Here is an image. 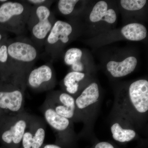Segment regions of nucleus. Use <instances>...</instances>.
<instances>
[{
  "label": "nucleus",
  "mask_w": 148,
  "mask_h": 148,
  "mask_svg": "<svg viewBox=\"0 0 148 148\" xmlns=\"http://www.w3.org/2000/svg\"><path fill=\"white\" fill-rule=\"evenodd\" d=\"M27 73L16 68L7 72L5 84L0 89V109L5 116L24 112Z\"/></svg>",
  "instance_id": "f257e3e1"
},
{
  "label": "nucleus",
  "mask_w": 148,
  "mask_h": 148,
  "mask_svg": "<svg viewBox=\"0 0 148 148\" xmlns=\"http://www.w3.org/2000/svg\"><path fill=\"white\" fill-rule=\"evenodd\" d=\"M117 105L121 113L128 117L143 116L148 111V82L140 79L132 83L119 94Z\"/></svg>",
  "instance_id": "f03ea898"
},
{
  "label": "nucleus",
  "mask_w": 148,
  "mask_h": 148,
  "mask_svg": "<svg viewBox=\"0 0 148 148\" xmlns=\"http://www.w3.org/2000/svg\"><path fill=\"white\" fill-rule=\"evenodd\" d=\"M32 6L27 1H7L0 6V24L20 35L25 32Z\"/></svg>",
  "instance_id": "7ed1b4c3"
},
{
  "label": "nucleus",
  "mask_w": 148,
  "mask_h": 148,
  "mask_svg": "<svg viewBox=\"0 0 148 148\" xmlns=\"http://www.w3.org/2000/svg\"><path fill=\"white\" fill-rule=\"evenodd\" d=\"M49 8L45 6H32L27 27L32 41L38 48L44 46L46 40L54 22Z\"/></svg>",
  "instance_id": "20e7f679"
},
{
  "label": "nucleus",
  "mask_w": 148,
  "mask_h": 148,
  "mask_svg": "<svg viewBox=\"0 0 148 148\" xmlns=\"http://www.w3.org/2000/svg\"><path fill=\"white\" fill-rule=\"evenodd\" d=\"M8 53L14 67L27 73L32 69L39 56L38 48L31 40L20 37L7 45Z\"/></svg>",
  "instance_id": "39448f33"
},
{
  "label": "nucleus",
  "mask_w": 148,
  "mask_h": 148,
  "mask_svg": "<svg viewBox=\"0 0 148 148\" xmlns=\"http://www.w3.org/2000/svg\"><path fill=\"white\" fill-rule=\"evenodd\" d=\"M33 116L25 112L5 117L0 125V138L7 145H18Z\"/></svg>",
  "instance_id": "423d86ee"
},
{
  "label": "nucleus",
  "mask_w": 148,
  "mask_h": 148,
  "mask_svg": "<svg viewBox=\"0 0 148 148\" xmlns=\"http://www.w3.org/2000/svg\"><path fill=\"white\" fill-rule=\"evenodd\" d=\"M54 74L50 64H43L32 68L26 76L27 87L36 92H42L51 89L54 84Z\"/></svg>",
  "instance_id": "0eeeda50"
},
{
  "label": "nucleus",
  "mask_w": 148,
  "mask_h": 148,
  "mask_svg": "<svg viewBox=\"0 0 148 148\" xmlns=\"http://www.w3.org/2000/svg\"><path fill=\"white\" fill-rule=\"evenodd\" d=\"M45 137V125L42 119L33 116L24 136L22 144L24 148H40Z\"/></svg>",
  "instance_id": "6e6552de"
},
{
  "label": "nucleus",
  "mask_w": 148,
  "mask_h": 148,
  "mask_svg": "<svg viewBox=\"0 0 148 148\" xmlns=\"http://www.w3.org/2000/svg\"><path fill=\"white\" fill-rule=\"evenodd\" d=\"M73 32L72 25L68 22L61 20L56 21L45 43L47 54L51 56L58 43L66 44L69 42Z\"/></svg>",
  "instance_id": "1a4fd4ad"
},
{
  "label": "nucleus",
  "mask_w": 148,
  "mask_h": 148,
  "mask_svg": "<svg viewBox=\"0 0 148 148\" xmlns=\"http://www.w3.org/2000/svg\"><path fill=\"white\" fill-rule=\"evenodd\" d=\"M45 101L61 116L71 120L75 114V98L67 92L50 93Z\"/></svg>",
  "instance_id": "9d476101"
},
{
  "label": "nucleus",
  "mask_w": 148,
  "mask_h": 148,
  "mask_svg": "<svg viewBox=\"0 0 148 148\" xmlns=\"http://www.w3.org/2000/svg\"><path fill=\"white\" fill-rule=\"evenodd\" d=\"M42 111L46 122L56 132L60 134L70 129L71 120L57 114L46 101L42 107Z\"/></svg>",
  "instance_id": "9b49d317"
},
{
  "label": "nucleus",
  "mask_w": 148,
  "mask_h": 148,
  "mask_svg": "<svg viewBox=\"0 0 148 148\" xmlns=\"http://www.w3.org/2000/svg\"><path fill=\"white\" fill-rule=\"evenodd\" d=\"M100 97L98 85L96 83L89 84L75 99L76 110L83 111L97 103Z\"/></svg>",
  "instance_id": "f8f14e48"
},
{
  "label": "nucleus",
  "mask_w": 148,
  "mask_h": 148,
  "mask_svg": "<svg viewBox=\"0 0 148 148\" xmlns=\"http://www.w3.org/2000/svg\"><path fill=\"white\" fill-rule=\"evenodd\" d=\"M137 59L130 56L121 62L110 61L107 65V69L114 77H121L131 73L137 66Z\"/></svg>",
  "instance_id": "ddd939ff"
},
{
  "label": "nucleus",
  "mask_w": 148,
  "mask_h": 148,
  "mask_svg": "<svg viewBox=\"0 0 148 148\" xmlns=\"http://www.w3.org/2000/svg\"><path fill=\"white\" fill-rule=\"evenodd\" d=\"M122 34L129 40L138 41L147 36V29L143 24L132 23L127 24L122 28Z\"/></svg>",
  "instance_id": "4468645a"
},
{
  "label": "nucleus",
  "mask_w": 148,
  "mask_h": 148,
  "mask_svg": "<svg viewBox=\"0 0 148 148\" xmlns=\"http://www.w3.org/2000/svg\"><path fill=\"white\" fill-rule=\"evenodd\" d=\"M111 132L114 140L121 143L131 141L137 135L134 130L123 128L118 123H115L111 126Z\"/></svg>",
  "instance_id": "2eb2a0df"
},
{
  "label": "nucleus",
  "mask_w": 148,
  "mask_h": 148,
  "mask_svg": "<svg viewBox=\"0 0 148 148\" xmlns=\"http://www.w3.org/2000/svg\"><path fill=\"white\" fill-rule=\"evenodd\" d=\"M84 77L85 74L81 72L72 71L67 74L63 80L67 93L71 95L75 94L78 91L79 82Z\"/></svg>",
  "instance_id": "dca6fc26"
},
{
  "label": "nucleus",
  "mask_w": 148,
  "mask_h": 148,
  "mask_svg": "<svg viewBox=\"0 0 148 148\" xmlns=\"http://www.w3.org/2000/svg\"><path fill=\"white\" fill-rule=\"evenodd\" d=\"M108 5L104 1L98 2L93 7L92 11L90 12L89 18L92 22H97L103 20L108 12Z\"/></svg>",
  "instance_id": "f3484780"
},
{
  "label": "nucleus",
  "mask_w": 148,
  "mask_h": 148,
  "mask_svg": "<svg viewBox=\"0 0 148 148\" xmlns=\"http://www.w3.org/2000/svg\"><path fill=\"white\" fill-rule=\"evenodd\" d=\"M82 55V51L78 48H72L66 51L64 56V61L68 66L80 61Z\"/></svg>",
  "instance_id": "a211bd4d"
},
{
  "label": "nucleus",
  "mask_w": 148,
  "mask_h": 148,
  "mask_svg": "<svg viewBox=\"0 0 148 148\" xmlns=\"http://www.w3.org/2000/svg\"><path fill=\"white\" fill-rule=\"evenodd\" d=\"M78 0H60L58 3L59 12L65 15H69L73 11Z\"/></svg>",
  "instance_id": "6ab92c4d"
},
{
  "label": "nucleus",
  "mask_w": 148,
  "mask_h": 148,
  "mask_svg": "<svg viewBox=\"0 0 148 148\" xmlns=\"http://www.w3.org/2000/svg\"><path fill=\"white\" fill-rule=\"evenodd\" d=\"M121 4L123 8L129 11L140 10L147 3L146 0H121Z\"/></svg>",
  "instance_id": "aec40b11"
},
{
  "label": "nucleus",
  "mask_w": 148,
  "mask_h": 148,
  "mask_svg": "<svg viewBox=\"0 0 148 148\" xmlns=\"http://www.w3.org/2000/svg\"><path fill=\"white\" fill-rule=\"evenodd\" d=\"M0 63L3 64L9 63L12 64L8 53L7 45H1L0 44Z\"/></svg>",
  "instance_id": "412c9836"
},
{
  "label": "nucleus",
  "mask_w": 148,
  "mask_h": 148,
  "mask_svg": "<svg viewBox=\"0 0 148 148\" xmlns=\"http://www.w3.org/2000/svg\"><path fill=\"white\" fill-rule=\"evenodd\" d=\"M116 19V14L115 12L112 9L108 10L107 15L105 17L104 21L109 24L114 23Z\"/></svg>",
  "instance_id": "4be33fe9"
},
{
  "label": "nucleus",
  "mask_w": 148,
  "mask_h": 148,
  "mask_svg": "<svg viewBox=\"0 0 148 148\" xmlns=\"http://www.w3.org/2000/svg\"><path fill=\"white\" fill-rule=\"evenodd\" d=\"M31 5L33 6L43 5L49 8L51 1L46 0H29L26 1Z\"/></svg>",
  "instance_id": "5701e85b"
},
{
  "label": "nucleus",
  "mask_w": 148,
  "mask_h": 148,
  "mask_svg": "<svg viewBox=\"0 0 148 148\" xmlns=\"http://www.w3.org/2000/svg\"><path fill=\"white\" fill-rule=\"evenodd\" d=\"M71 68L73 72H81L84 69L83 65L81 61L73 64Z\"/></svg>",
  "instance_id": "b1692460"
},
{
  "label": "nucleus",
  "mask_w": 148,
  "mask_h": 148,
  "mask_svg": "<svg viewBox=\"0 0 148 148\" xmlns=\"http://www.w3.org/2000/svg\"><path fill=\"white\" fill-rule=\"evenodd\" d=\"M95 148H114L110 143L106 142H102L98 143Z\"/></svg>",
  "instance_id": "393cba45"
},
{
  "label": "nucleus",
  "mask_w": 148,
  "mask_h": 148,
  "mask_svg": "<svg viewBox=\"0 0 148 148\" xmlns=\"http://www.w3.org/2000/svg\"><path fill=\"white\" fill-rule=\"evenodd\" d=\"M5 117H6L5 116L4 114H3L2 111L0 109V125H1V123Z\"/></svg>",
  "instance_id": "a878e982"
},
{
  "label": "nucleus",
  "mask_w": 148,
  "mask_h": 148,
  "mask_svg": "<svg viewBox=\"0 0 148 148\" xmlns=\"http://www.w3.org/2000/svg\"><path fill=\"white\" fill-rule=\"evenodd\" d=\"M43 148H61L59 146L54 145H47L45 146Z\"/></svg>",
  "instance_id": "bb28decb"
},
{
  "label": "nucleus",
  "mask_w": 148,
  "mask_h": 148,
  "mask_svg": "<svg viewBox=\"0 0 148 148\" xmlns=\"http://www.w3.org/2000/svg\"><path fill=\"white\" fill-rule=\"evenodd\" d=\"M3 38L2 35L1 34V32H0V41Z\"/></svg>",
  "instance_id": "cd10ccee"
},
{
  "label": "nucleus",
  "mask_w": 148,
  "mask_h": 148,
  "mask_svg": "<svg viewBox=\"0 0 148 148\" xmlns=\"http://www.w3.org/2000/svg\"><path fill=\"white\" fill-rule=\"evenodd\" d=\"M7 1V0H0V2H5Z\"/></svg>",
  "instance_id": "c85d7f7f"
}]
</instances>
